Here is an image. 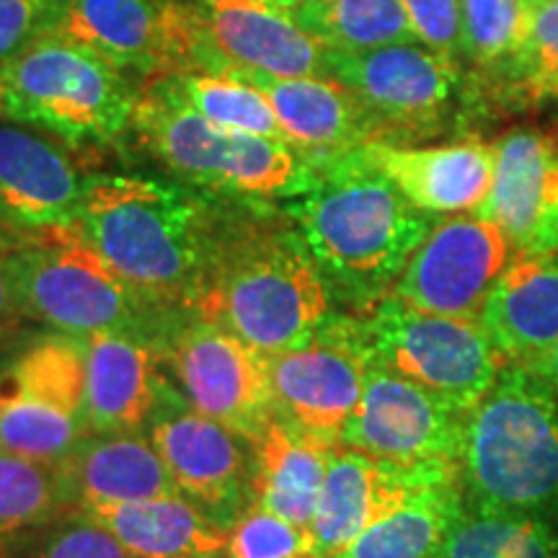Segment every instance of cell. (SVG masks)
<instances>
[{
  "instance_id": "6da1fadb",
  "label": "cell",
  "mask_w": 558,
  "mask_h": 558,
  "mask_svg": "<svg viewBox=\"0 0 558 558\" xmlns=\"http://www.w3.org/2000/svg\"><path fill=\"white\" fill-rule=\"evenodd\" d=\"M222 209L205 194L158 179H83L68 235L94 251L137 295L190 318L205 282Z\"/></svg>"
},
{
  "instance_id": "7a4b0ae2",
  "label": "cell",
  "mask_w": 558,
  "mask_h": 558,
  "mask_svg": "<svg viewBox=\"0 0 558 558\" xmlns=\"http://www.w3.org/2000/svg\"><path fill=\"white\" fill-rule=\"evenodd\" d=\"M284 215L331 292L367 311L393 290L435 226L362 148L318 158L308 190L284 199Z\"/></svg>"
},
{
  "instance_id": "3957f363",
  "label": "cell",
  "mask_w": 558,
  "mask_h": 558,
  "mask_svg": "<svg viewBox=\"0 0 558 558\" xmlns=\"http://www.w3.org/2000/svg\"><path fill=\"white\" fill-rule=\"evenodd\" d=\"M331 295L290 218L279 226L262 215L220 213L194 316L275 354L333 316Z\"/></svg>"
},
{
  "instance_id": "277c9868",
  "label": "cell",
  "mask_w": 558,
  "mask_h": 558,
  "mask_svg": "<svg viewBox=\"0 0 558 558\" xmlns=\"http://www.w3.org/2000/svg\"><path fill=\"white\" fill-rule=\"evenodd\" d=\"M469 507L543 514L558 509V393L507 365L469 411L458 460Z\"/></svg>"
},
{
  "instance_id": "5b68a950",
  "label": "cell",
  "mask_w": 558,
  "mask_h": 558,
  "mask_svg": "<svg viewBox=\"0 0 558 558\" xmlns=\"http://www.w3.org/2000/svg\"><path fill=\"white\" fill-rule=\"evenodd\" d=\"M132 128L166 169L199 190L241 199H292L308 190L316 160L282 140L241 135L202 120L156 78L137 96Z\"/></svg>"
},
{
  "instance_id": "8992f818",
  "label": "cell",
  "mask_w": 558,
  "mask_h": 558,
  "mask_svg": "<svg viewBox=\"0 0 558 558\" xmlns=\"http://www.w3.org/2000/svg\"><path fill=\"white\" fill-rule=\"evenodd\" d=\"M9 259L26 318L58 333H117L160 352L186 320L137 295L94 251L68 233L21 241L9 251Z\"/></svg>"
},
{
  "instance_id": "52a82bcc",
  "label": "cell",
  "mask_w": 558,
  "mask_h": 558,
  "mask_svg": "<svg viewBox=\"0 0 558 558\" xmlns=\"http://www.w3.org/2000/svg\"><path fill=\"white\" fill-rule=\"evenodd\" d=\"M137 94L120 68L47 34L0 68V117L68 143H109L132 124Z\"/></svg>"
},
{
  "instance_id": "ba28073f",
  "label": "cell",
  "mask_w": 558,
  "mask_h": 558,
  "mask_svg": "<svg viewBox=\"0 0 558 558\" xmlns=\"http://www.w3.org/2000/svg\"><path fill=\"white\" fill-rule=\"evenodd\" d=\"M362 329L375 365L427 388L465 414L507 367L478 320L416 311L390 292L367 311Z\"/></svg>"
},
{
  "instance_id": "9c48e42d",
  "label": "cell",
  "mask_w": 558,
  "mask_h": 558,
  "mask_svg": "<svg viewBox=\"0 0 558 558\" xmlns=\"http://www.w3.org/2000/svg\"><path fill=\"white\" fill-rule=\"evenodd\" d=\"M86 437L83 337L47 333L0 367V450L65 463Z\"/></svg>"
},
{
  "instance_id": "30bf717a",
  "label": "cell",
  "mask_w": 558,
  "mask_h": 558,
  "mask_svg": "<svg viewBox=\"0 0 558 558\" xmlns=\"http://www.w3.org/2000/svg\"><path fill=\"white\" fill-rule=\"evenodd\" d=\"M145 435L181 499L230 530L254 505V445L243 432L202 414L169 375L160 383Z\"/></svg>"
},
{
  "instance_id": "8fae6325",
  "label": "cell",
  "mask_w": 558,
  "mask_h": 558,
  "mask_svg": "<svg viewBox=\"0 0 558 558\" xmlns=\"http://www.w3.org/2000/svg\"><path fill=\"white\" fill-rule=\"evenodd\" d=\"M369 365L362 318L329 316L311 337L267 354L275 411L339 442L362 399Z\"/></svg>"
},
{
  "instance_id": "7c38bea8",
  "label": "cell",
  "mask_w": 558,
  "mask_h": 558,
  "mask_svg": "<svg viewBox=\"0 0 558 558\" xmlns=\"http://www.w3.org/2000/svg\"><path fill=\"white\" fill-rule=\"evenodd\" d=\"M190 9V73L329 75V47L305 32L290 11L264 0H197Z\"/></svg>"
},
{
  "instance_id": "4fadbf2b",
  "label": "cell",
  "mask_w": 558,
  "mask_h": 558,
  "mask_svg": "<svg viewBox=\"0 0 558 558\" xmlns=\"http://www.w3.org/2000/svg\"><path fill=\"white\" fill-rule=\"evenodd\" d=\"M329 75L365 104L383 132L380 143L435 132L460 88L458 62L416 41L367 52L329 50Z\"/></svg>"
},
{
  "instance_id": "5bb4252c",
  "label": "cell",
  "mask_w": 558,
  "mask_h": 558,
  "mask_svg": "<svg viewBox=\"0 0 558 558\" xmlns=\"http://www.w3.org/2000/svg\"><path fill=\"white\" fill-rule=\"evenodd\" d=\"M518 259L494 222L450 215L432 226L390 295L424 313L478 320L494 284Z\"/></svg>"
},
{
  "instance_id": "9a60e30c",
  "label": "cell",
  "mask_w": 558,
  "mask_h": 558,
  "mask_svg": "<svg viewBox=\"0 0 558 558\" xmlns=\"http://www.w3.org/2000/svg\"><path fill=\"white\" fill-rule=\"evenodd\" d=\"M171 383L202 414L254 435L275 414L267 354L218 324L192 316L160 349Z\"/></svg>"
},
{
  "instance_id": "2e32d148",
  "label": "cell",
  "mask_w": 558,
  "mask_h": 558,
  "mask_svg": "<svg viewBox=\"0 0 558 558\" xmlns=\"http://www.w3.org/2000/svg\"><path fill=\"white\" fill-rule=\"evenodd\" d=\"M122 73L192 70V9L177 0H54L52 32Z\"/></svg>"
},
{
  "instance_id": "e0dca14e",
  "label": "cell",
  "mask_w": 558,
  "mask_h": 558,
  "mask_svg": "<svg viewBox=\"0 0 558 558\" xmlns=\"http://www.w3.org/2000/svg\"><path fill=\"white\" fill-rule=\"evenodd\" d=\"M469 414L380 365L341 432V448L403 465H458Z\"/></svg>"
},
{
  "instance_id": "ac0fdd59",
  "label": "cell",
  "mask_w": 558,
  "mask_h": 558,
  "mask_svg": "<svg viewBox=\"0 0 558 558\" xmlns=\"http://www.w3.org/2000/svg\"><path fill=\"white\" fill-rule=\"evenodd\" d=\"M452 478H460L458 465L390 463L339 445L311 522L313 554L337 558L369 525L399 509L416 492Z\"/></svg>"
},
{
  "instance_id": "d6986e66",
  "label": "cell",
  "mask_w": 558,
  "mask_h": 558,
  "mask_svg": "<svg viewBox=\"0 0 558 558\" xmlns=\"http://www.w3.org/2000/svg\"><path fill=\"white\" fill-rule=\"evenodd\" d=\"M497 171L478 218L494 222L518 256L558 251V130L518 128L497 143Z\"/></svg>"
},
{
  "instance_id": "ffe728a7",
  "label": "cell",
  "mask_w": 558,
  "mask_h": 558,
  "mask_svg": "<svg viewBox=\"0 0 558 558\" xmlns=\"http://www.w3.org/2000/svg\"><path fill=\"white\" fill-rule=\"evenodd\" d=\"M362 153L411 205L432 218L476 215L492 192L497 171V145L484 140H460L432 148L369 143L362 145Z\"/></svg>"
},
{
  "instance_id": "44dd1931",
  "label": "cell",
  "mask_w": 558,
  "mask_h": 558,
  "mask_svg": "<svg viewBox=\"0 0 558 558\" xmlns=\"http://www.w3.org/2000/svg\"><path fill=\"white\" fill-rule=\"evenodd\" d=\"M230 78L251 83L275 109L284 143L311 158H329L380 143L383 132L357 96L331 75L275 78L235 73Z\"/></svg>"
},
{
  "instance_id": "7402d4cb",
  "label": "cell",
  "mask_w": 558,
  "mask_h": 558,
  "mask_svg": "<svg viewBox=\"0 0 558 558\" xmlns=\"http://www.w3.org/2000/svg\"><path fill=\"white\" fill-rule=\"evenodd\" d=\"M83 179L65 153L16 124H0V209L21 239L68 233Z\"/></svg>"
},
{
  "instance_id": "603a6c76",
  "label": "cell",
  "mask_w": 558,
  "mask_h": 558,
  "mask_svg": "<svg viewBox=\"0 0 558 558\" xmlns=\"http://www.w3.org/2000/svg\"><path fill=\"white\" fill-rule=\"evenodd\" d=\"M83 349L88 435L148 429L160 383L166 380L158 349L117 333L83 337Z\"/></svg>"
},
{
  "instance_id": "cb8c5ba5",
  "label": "cell",
  "mask_w": 558,
  "mask_h": 558,
  "mask_svg": "<svg viewBox=\"0 0 558 558\" xmlns=\"http://www.w3.org/2000/svg\"><path fill=\"white\" fill-rule=\"evenodd\" d=\"M254 445V505H262L311 530L320 488L339 448L337 439L320 437L290 418L271 414L251 435Z\"/></svg>"
},
{
  "instance_id": "d4e9b609",
  "label": "cell",
  "mask_w": 558,
  "mask_h": 558,
  "mask_svg": "<svg viewBox=\"0 0 558 558\" xmlns=\"http://www.w3.org/2000/svg\"><path fill=\"white\" fill-rule=\"evenodd\" d=\"M478 324L507 365L541 360L558 341V251L520 256L494 284Z\"/></svg>"
},
{
  "instance_id": "484cf974",
  "label": "cell",
  "mask_w": 558,
  "mask_h": 558,
  "mask_svg": "<svg viewBox=\"0 0 558 558\" xmlns=\"http://www.w3.org/2000/svg\"><path fill=\"white\" fill-rule=\"evenodd\" d=\"M62 465L78 509L177 497V486L145 432L88 435Z\"/></svg>"
},
{
  "instance_id": "4316f807",
  "label": "cell",
  "mask_w": 558,
  "mask_h": 558,
  "mask_svg": "<svg viewBox=\"0 0 558 558\" xmlns=\"http://www.w3.org/2000/svg\"><path fill=\"white\" fill-rule=\"evenodd\" d=\"M81 512L109 530L130 558H228V530L179 494Z\"/></svg>"
},
{
  "instance_id": "83f0119b",
  "label": "cell",
  "mask_w": 558,
  "mask_h": 558,
  "mask_svg": "<svg viewBox=\"0 0 558 558\" xmlns=\"http://www.w3.org/2000/svg\"><path fill=\"white\" fill-rule=\"evenodd\" d=\"M463 505L460 478L432 484L369 525L337 558H435Z\"/></svg>"
},
{
  "instance_id": "f1b7e54d",
  "label": "cell",
  "mask_w": 558,
  "mask_h": 558,
  "mask_svg": "<svg viewBox=\"0 0 558 558\" xmlns=\"http://www.w3.org/2000/svg\"><path fill=\"white\" fill-rule=\"evenodd\" d=\"M78 512L65 465L0 450V554Z\"/></svg>"
},
{
  "instance_id": "f546056e",
  "label": "cell",
  "mask_w": 558,
  "mask_h": 558,
  "mask_svg": "<svg viewBox=\"0 0 558 558\" xmlns=\"http://www.w3.org/2000/svg\"><path fill=\"white\" fill-rule=\"evenodd\" d=\"M435 558H558V525L543 514L463 505Z\"/></svg>"
},
{
  "instance_id": "4dcf8cb0",
  "label": "cell",
  "mask_w": 558,
  "mask_h": 558,
  "mask_svg": "<svg viewBox=\"0 0 558 558\" xmlns=\"http://www.w3.org/2000/svg\"><path fill=\"white\" fill-rule=\"evenodd\" d=\"M292 19L329 50L367 52L416 41L401 0H316L292 11Z\"/></svg>"
},
{
  "instance_id": "1f68e13d",
  "label": "cell",
  "mask_w": 558,
  "mask_h": 558,
  "mask_svg": "<svg viewBox=\"0 0 558 558\" xmlns=\"http://www.w3.org/2000/svg\"><path fill=\"white\" fill-rule=\"evenodd\" d=\"M163 78L186 107L215 128L284 143L269 99L251 83L213 73H173Z\"/></svg>"
},
{
  "instance_id": "d6a6232c",
  "label": "cell",
  "mask_w": 558,
  "mask_h": 558,
  "mask_svg": "<svg viewBox=\"0 0 558 558\" xmlns=\"http://www.w3.org/2000/svg\"><path fill=\"white\" fill-rule=\"evenodd\" d=\"M527 13L525 0H460L463 60L481 73H505L525 39Z\"/></svg>"
},
{
  "instance_id": "836d02e7",
  "label": "cell",
  "mask_w": 558,
  "mask_h": 558,
  "mask_svg": "<svg viewBox=\"0 0 558 558\" xmlns=\"http://www.w3.org/2000/svg\"><path fill=\"white\" fill-rule=\"evenodd\" d=\"M527 29L501 78L507 99L520 107L558 101V3L527 9Z\"/></svg>"
},
{
  "instance_id": "e575fe53",
  "label": "cell",
  "mask_w": 558,
  "mask_h": 558,
  "mask_svg": "<svg viewBox=\"0 0 558 558\" xmlns=\"http://www.w3.org/2000/svg\"><path fill=\"white\" fill-rule=\"evenodd\" d=\"M0 558H130V554L109 530L78 509L52 527L5 548Z\"/></svg>"
},
{
  "instance_id": "d590c367",
  "label": "cell",
  "mask_w": 558,
  "mask_h": 558,
  "mask_svg": "<svg viewBox=\"0 0 558 558\" xmlns=\"http://www.w3.org/2000/svg\"><path fill=\"white\" fill-rule=\"evenodd\" d=\"M313 554L311 530L251 505L228 530V558H298Z\"/></svg>"
},
{
  "instance_id": "8d00e7d4",
  "label": "cell",
  "mask_w": 558,
  "mask_h": 558,
  "mask_svg": "<svg viewBox=\"0 0 558 558\" xmlns=\"http://www.w3.org/2000/svg\"><path fill=\"white\" fill-rule=\"evenodd\" d=\"M416 45L442 54L450 62H463L460 34V0H401Z\"/></svg>"
},
{
  "instance_id": "74e56055",
  "label": "cell",
  "mask_w": 558,
  "mask_h": 558,
  "mask_svg": "<svg viewBox=\"0 0 558 558\" xmlns=\"http://www.w3.org/2000/svg\"><path fill=\"white\" fill-rule=\"evenodd\" d=\"M54 0H0V68L52 32Z\"/></svg>"
},
{
  "instance_id": "f35d334b",
  "label": "cell",
  "mask_w": 558,
  "mask_h": 558,
  "mask_svg": "<svg viewBox=\"0 0 558 558\" xmlns=\"http://www.w3.org/2000/svg\"><path fill=\"white\" fill-rule=\"evenodd\" d=\"M11 248H0V347L9 341L13 331L19 329L21 320L26 318L24 305H21L16 279L11 271Z\"/></svg>"
},
{
  "instance_id": "ab89813d",
  "label": "cell",
  "mask_w": 558,
  "mask_h": 558,
  "mask_svg": "<svg viewBox=\"0 0 558 558\" xmlns=\"http://www.w3.org/2000/svg\"><path fill=\"white\" fill-rule=\"evenodd\" d=\"M525 369H530L533 375H538V378L546 383V386L554 390V393H558V341L548 349L546 354H543L541 360H535L533 365L525 367Z\"/></svg>"
},
{
  "instance_id": "60d3db41",
  "label": "cell",
  "mask_w": 558,
  "mask_h": 558,
  "mask_svg": "<svg viewBox=\"0 0 558 558\" xmlns=\"http://www.w3.org/2000/svg\"><path fill=\"white\" fill-rule=\"evenodd\" d=\"M21 241H26V239H21L16 230L9 226L3 209H0V248H13V246H19Z\"/></svg>"
},
{
  "instance_id": "b9f144b4",
  "label": "cell",
  "mask_w": 558,
  "mask_h": 558,
  "mask_svg": "<svg viewBox=\"0 0 558 558\" xmlns=\"http://www.w3.org/2000/svg\"><path fill=\"white\" fill-rule=\"evenodd\" d=\"M264 3H269V5H275V9H282V11H298V9H303V5H308V3H316V0H264Z\"/></svg>"
},
{
  "instance_id": "7bdbcfd3",
  "label": "cell",
  "mask_w": 558,
  "mask_h": 558,
  "mask_svg": "<svg viewBox=\"0 0 558 558\" xmlns=\"http://www.w3.org/2000/svg\"><path fill=\"white\" fill-rule=\"evenodd\" d=\"M548 3H558V0H525L527 9H535V5H548Z\"/></svg>"
},
{
  "instance_id": "ee69618b",
  "label": "cell",
  "mask_w": 558,
  "mask_h": 558,
  "mask_svg": "<svg viewBox=\"0 0 558 558\" xmlns=\"http://www.w3.org/2000/svg\"><path fill=\"white\" fill-rule=\"evenodd\" d=\"M298 558H316V556H298Z\"/></svg>"
}]
</instances>
